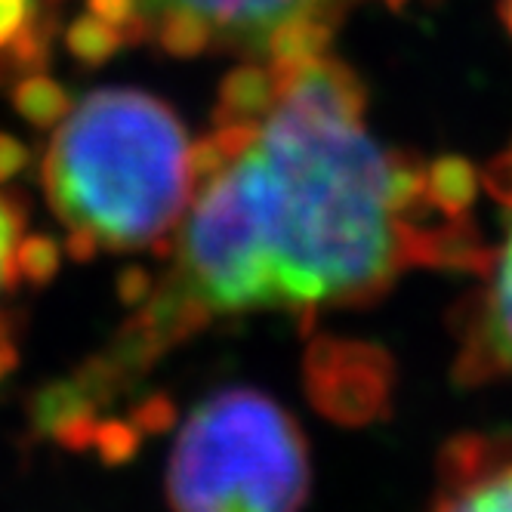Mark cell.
Wrapping results in <instances>:
<instances>
[{
	"label": "cell",
	"mask_w": 512,
	"mask_h": 512,
	"mask_svg": "<svg viewBox=\"0 0 512 512\" xmlns=\"http://www.w3.org/2000/svg\"><path fill=\"white\" fill-rule=\"evenodd\" d=\"M482 179L463 161L417 167L364 118L352 71L321 53L256 62L235 78L195 155V192L133 318L62 380L41 423L68 432L133 389L213 321L309 312L374 297L445 235Z\"/></svg>",
	"instance_id": "cell-1"
},
{
	"label": "cell",
	"mask_w": 512,
	"mask_h": 512,
	"mask_svg": "<svg viewBox=\"0 0 512 512\" xmlns=\"http://www.w3.org/2000/svg\"><path fill=\"white\" fill-rule=\"evenodd\" d=\"M195 155L186 127L155 96L93 90L56 127L44 186L87 250L130 253L176 232L195 192Z\"/></svg>",
	"instance_id": "cell-2"
},
{
	"label": "cell",
	"mask_w": 512,
	"mask_h": 512,
	"mask_svg": "<svg viewBox=\"0 0 512 512\" xmlns=\"http://www.w3.org/2000/svg\"><path fill=\"white\" fill-rule=\"evenodd\" d=\"M306 442L290 414L256 389H223L179 426L167 491L176 512H300Z\"/></svg>",
	"instance_id": "cell-3"
},
{
	"label": "cell",
	"mask_w": 512,
	"mask_h": 512,
	"mask_svg": "<svg viewBox=\"0 0 512 512\" xmlns=\"http://www.w3.org/2000/svg\"><path fill=\"white\" fill-rule=\"evenodd\" d=\"M364 4L371 0H84L75 34L84 47L136 41L179 56L235 53L272 62L321 53L337 22Z\"/></svg>",
	"instance_id": "cell-4"
},
{
	"label": "cell",
	"mask_w": 512,
	"mask_h": 512,
	"mask_svg": "<svg viewBox=\"0 0 512 512\" xmlns=\"http://www.w3.org/2000/svg\"><path fill=\"white\" fill-rule=\"evenodd\" d=\"M482 186L497 207L500 235L494 250L482 253L469 355L485 377H512V145L488 164Z\"/></svg>",
	"instance_id": "cell-5"
},
{
	"label": "cell",
	"mask_w": 512,
	"mask_h": 512,
	"mask_svg": "<svg viewBox=\"0 0 512 512\" xmlns=\"http://www.w3.org/2000/svg\"><path fill=\"white\" fill-rule=\"evenodd\" d=\"M435 512H512V451L485 457L460 475Z\"/></svg>",
	"instance_id": "cell-6"
},
{
	"label": "cell",
	"mask_w": 512,
	"mask_h": 512,
	"mask_svg": "<svg viewBox=\"0 0 512 512\" xmlns=\"http://www.w3.org/2000/svg\"><path fill=\"white\" fill-rule=\"evenodd\" d=\"M38 260V247L25 235L22 213L10 198L0 195V300L10 297L19 278H28Z\"/></svg>",
	"instance_id": "cell-7"
},
{
	"label": "cell",
	"mask_w": 512,
	"mask_h": 512,
	"mask_svg": "<svg viewBox=\"0 0 512 512\" xmlns=\"http://www.w3.org/2000/svg\"><path fill=\"white\" fill-rule=\"evenodd\" d=\"M25 16V0H0V47H4Z\"/></svg>",
	"instance_id": "cell-8"
},
{
	"label": "cell",
	"mask_w": 512,
	"mask_h": 512,
	"mask_svg": "<svg viewBox=\"0 0 512 512\" xmlns=\"http://www.w3.org/2000/svg\"><path fill=\"white\" fill-rule=\"evenodd\" d=\"M503 22H506V31L512 38V0H503Z\"/></svg>",
	"instance_id": "cell-9"
}]
</instances>
